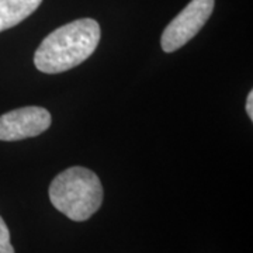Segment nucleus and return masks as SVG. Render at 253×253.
Returning a JSON list of instances; mask_svg holds the SVG:
<instances>
[{"instance_id":"1","label":"nucleus","mask_w":253,"mask_h":253,"mask_svg":"<svg viewBox=\"0 0 253 253\" xmlns=\"http://www.w3.org/2000/svg\"><path fill=\"white\" fill-rule=\"evenodd\" d=\"M99 23L93 18H81L56 28L44 38L34 55L40 72L61 73L84 62L97 48Z\"/></svg>"},{"instance_id":"2","label":"nucleus","mask_w":253,"mask_h":253,"mask_svg":"<svg viewBox=\"0 0 253 253\" xmlns=\"http://www.w3.org/2000/svg\"><path fill=\"white\" fill-rule=\"evenodd\" d=\"M49 200L72 221H86L103 203V186L90 169L73 166L61 172L49 186Z\"/></svg>"},{"instance_id":"3","label":"nucleus","mask_w":253,"mask_h":253,"mask_svg":"<svg viewBox=\"0 0 253 253\" xmlns=\"http://www.w3.org/2000/svg\"><path fill=\"white\" fill-rule=\"evenodd\" d=\"M215 0H191L166 26L161 38L165 52H174L186 45L207 23L214 10Z\"/></svg>"},{"instance_id":"4","label":"nucleus","mask_w":253,"mask_h":253,"mask_svg":"<svg viewBox=\"0 0 253 253\" xmlns=\"http://www.w3.org/2000/svg\"><path fill=\"white\" fill-rule=\"evenodd\" d=\"M52 123L49 111L44 107L28 106L11 110L0 116V141H20L46 131Z\"/></svg>"},{"instance_id":"5","label":"nucleus","mask_w":253,"mask_h":253,"mask_svg":"<svg viewBox=\"0 0 253 253\" xmlns=\"http://www.w3.org/2000/svg\"><path fill=\"white\" fill-rule=\"evenodd\" d=\"M41 3L42 0H0V33L20 24Z\"/></svg>"},{"instance_id":"6","label":"nucleus","mask_w":253,"mask_h":253,"mask_svg":"<svg viewBox=\"0 0 253 253\" xmlns=\"http://www.w3.org/2000/svg\"><path fill=\"white\" fill-rule=\"evenodd\" d=\"M0 253H14V248L10 242L9 228L1 217H0Z\"/></svg>"},{"instance_id":"7","label":"nucleus","mask_w":253,"mask_h":253,"mask_svg":"<svg viewBox=\"0 0 253 253\" xmlns=\"http://www.w3.org/2000/svg\"><path fill=\"white\" fill-rule=\"evenodd\" d=\"M246 113L251 120H253V91H249L248 99H246Z\"/></svg>"}]
</instances>
